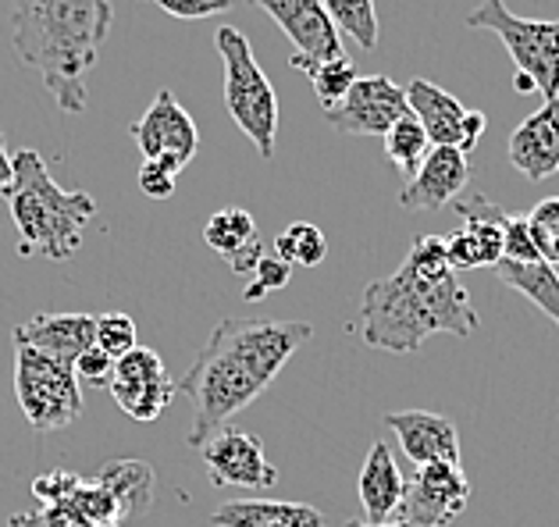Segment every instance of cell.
I'll return each instance as SVG.
<instances>
[{
    "mask_svg": "<svg viewBox=\"0 0 559 527\" xmlns=\"http://www.w3.org/2000/svg\"><path fill=\"white\" fill-rule=\"evenodd\" d=\"M8 527H104L97 520H90L83 510H75L72 503H44L33 513H15L8 520Z\"/></svg>",
    "mask_w": 559,
    "mask_h": 527,
    "instance_id": "cell-29",
    "label": "cell"
},
{
    "mask_svg": "<svg viewBox=\"0 0 559 527\" xmlns=\"http://www.w3.org/2000/svg\"><path fill=\"white\" fill-rule=\"evenodd\" d=\"M477 332V310L456 275H425L411 261L395 275L367 286L360 303V335L385 354H417L431 335Z\"/></svg>",
    "mask_w": 559,
    "mask_h": 527,
    "instance_id": "cell-3",
    "label": "cell"
},
{
    "mask_svg": "<svg viewBox=\"0 0 559 527\" xmlns=\"http://www.w3.org/2000/svg\"><path fill=\"white\" fill-rule=\"evenodd\" d=\"M467 29H488L545 100H559V15L556 19H521L507 8V0H477L467 11Z\"/></svg>",
    "mask_w": 559,
    "mask_h": 527,
    "instance_id": "cell-6",
    "label": "cell"
},
{
    "mask_svg": "<svg viewBox=\"0 0 559 527\" xmlns=\"http://www.w3.org/2000/svg\"><path fill=\"white\" fill-rule=\"evenodd\" d=\"M385 424L400 439L406 459H414V467L460 464V431L449 417L428 410H392L385 414Z\"/></svg>",
    "mask_w": 559,
    "mask_h": 527,
    "instance_id": "cell-17",
    "label": "cell"
},
{
    "mask_svg": "<svg viewBox=\"0 0 559 527\" xmlns=\"http://www.w3.org/2000/svg\"><path fill=\"white\" fill-rule=\"evenodd\" d=\"M471 171L467 154L456 146H431L414 179L403 182L400 204L417 214L442 211L445 204H456V196L471 185Z\"/></svg>",
    "mask_w": 559,
    "mask_h": 527,
    "instance_id": "cell-16",
    "label": "cell"
},
{
    "mask_svg": "<svg viewBox=\"0 0 559 527\" xmlns=\"http://www.w3.org/2000/svg\"><path fill=\"white\" fill-rule=\"evenodd\" d=\"M175 179H179V175H171L168 168L154 165V160H143V168H140V189H143L150 200H168L175 193Z\"/></svg>",
    "mask_w": 559,
    "mask_h": 527,
    "instance_id": "cell-35",
    "label": "cell"
},
{
    "mask_svg": "<svg viewBox=\"0 0 559 527\" xmlns=\"http://www.w3.org/2000/svg\"><path fill=\"white\" fill-rule=\"evenodd\" d=\"M346 527H374V524H357V520H349ZM378 527H417V524H406V520H389V524H378Z\"/></svg>",
    "mask_w": 559,
    "mask_h": 527,
    "instance_id": "cell-37",
    "label": "cell"
},
{
    "mask_svg": "<svg viewBox=\"0 0 559 527\" xmlns=\"http://www.w3.org/2000/svg\"><path fill=\"white\" fill-rule=\"evenodd\" d=\"M154 4L157 11H165L171 19H182V22H197V19H214L222 11L231 8V0H146Z\"/></svg>",
    "mask_w": 559,
    "mask_h": 527,
    "instance_id": "cell-34",
    "label": "cell"
},
{
    "mask_svg": "<svg viewBox=\"0 0 559 527\" xmlns=\"http://www.w3.org/2000/svg\"><path fill=\"white\" fill-rule=\"evenodd\" d=\"M175 392H179V382L168 374L165 360L154 349L135 346L132 354L115 360L111 396L132 421H157L171 407Z\"/></svg>",
    "mask_w": 559,
    "mask_h": 527,
    "instance_id": "cell-12",
    "label": "cell"
},
{
    "mask_svg": "<svg viewBox=\"0 0 559 527\" xmlns=\"http://www.w3.org/2000/svg\"><path fill=\"white\" fill-rule=\"evenodd\" d=\"M15 396L36 431H61L83 417V385L61 360L15 346Z\"/></svg>",
    "mask_w": 559,
    "mask_h": 527,
    "instance_id": "cell-7",
    "label": "cell"
},
{
    "mask_svg": "<svg viewBox=\"0 0 559 527\" xmlns=\"http://www.w3.org/2000/svg\"><path fill=\"white\" fill-rule=\"evenodd\" d=\"M527 232L535 239V250L545 264L559 267V196L538 200L527 214Z\"/></svg>",
    "mask_w": 559,
    "mask_h": 527,
    "instance_id": "cell-27",
    "label": "cell"
},
{
    "mask_svg": "<svg viewBox=\"0 0 559 527\" xmlns=\"http://www.w3.org/2000/svg\"><path fill=\"white\" fill-rule=\"evenodd\" d=\"M289 278H293V267L282 261V256L275 253H264L261 256V264L253 267V286L247 289V300L257 303V300H264L267 292H278L289 286Z\"/></svg>",
    "mask_w": 559,
    "mask_h": 527,
    "instance_id": "cell-31",
    "label": "cell"
},
{
    "mask_svg": "<svg viewBox=\"0 0 559 527\" xmlns=\"http://www.w3.org/2000/svg\"><path fill=\"white\" fill-rule=\"evenodd\" d=\"M313 324L271 321V318H225L211 328L193 368L179 382L193 403V431L189 445L203 450L217 431L253 399H261L271 382L304 343H310Z\"/></svg>",
    "mask_w": 559,
    "mask_h": 527,
    "instance_id": "cell-1",
    "label": "cell"
},
{
    "mask_svg": "<svg viewBox=\"0 0 559 527\" xmlns=\"http://www.w3.org/2000/svg\"><path fill=\"white\" fill-rule=\"evenodd\" d=\"M510 165L527 182H542L559 171V100H545L510 136Z\"/></svg>",
    "mask_w": 559,
    "mask_h": 527,
    "instance_id": "cell-19",
    "label": "cell"
},
{
    "mask_svg": "<svg viewBox=\"0 0 559 527\" xmlns=\"http://www.w3.org/2000/svg\"><path fill=\"white\" fill-rule=\"evenodd\" d=\"M97 346L115 360L132 354V349L140 346L135 343V321L129 314H100L97 318Z\"/></svg>",
    "mask_w": 559,
    "mask_h": 527,
    "instance_id": "cell-30",
    "label": "cell"
},
{
    "mask_svg": "<svg viewBox=\"0 0 559 527\" xmlns=\"http://www.w3.org/2000/svg\"><path fill=\"white\" fill-rule=\"evenodd\" d=\"M406 89V107L425 125L431 146H456V151L471 154L477 140L485 136L488 118L481 111H467L453 93L428 83V79H414Z\"/></svg>",
    "mask_w": 559,
    "mask_h": 527,
    "instance_id": "cell-13",
    "label": "cell"
},
{
    "mask_svg": "<svg viewBox=\"0 0 559 527\" xmlns=\"http://www.w3.org/2000/svg\"><path fill=\"white\" fill-rule=\"evenodd\" d=\"M502 261H516V264L542 261L535 250V239L527 232V218H513V214H507V221H502Z\"/></svg>",
    "mask_w": 559,
    "mask_h": 527,
    "instance_id": "cell-32",
    "label": "cell"
},
{
    "mask_svg": "<svg viewBox=\"0 0 559 527\" xmlns=\"http://www.w3.org/2000/svg\"><path fill=\"white\" fill-rule=\"evenodd\" d=\"M460 228L445 236V256L453 272H474V267H496L502 261V221L507 211L488 196H471L453 204Z\"/></svg>",
    "mask_w": 559,
    "mask_h": 527,
    "instance_id": "cell-15",
    "label": "cell"
},
{
    "mask_svg": "<svg viewBox=\"0 0 559 527\" xmlns=\"http://www.w3.org/2000/svg\"><path fill=\"white\" fill-rule=\"evenodd\" d=\"M357 492L364 506V524L378 527V524L395 520V513H400L403 495H406V478H403V470L395 467V456L385 442H374L371 453H367Z\"/></svg>",
    "mask_w": 559,
    "mask_h": 527,
    "instance_id": "cell-20",
    "label": "cell"
},
{
    "mask_svg": "<svg viewBox=\"0 0 559 527\" xmlns=\"http://www.w3.org/2000/svg\"><path fill=\"white\" fill-rule=\"evenodd\" d=\"M431 151V140H428V132L425 125L414 118V115H406L400 118L395 125L389 129V136H385V154L395 168L403 171V182H411L417 168L425 165V157Z\"/></svg>",
    "mask_w": 559,
    "mask_h": 527,
    "instance_id": "cell-24",
    "label": "cell"
},
{
    "mask_svg": "<svg viewBox=\"0 0 559 527\" xmlns=\"http://www.w3.org/2000/svg\"><path fill=\"white\" fill-rule=\"evenodd\" d=\"M275 256H282L289 267H318L324 256H329V239H324L318 225L293 221L275 239Z\"/></svg>",
    "mask_w": 559,
    "mask_h": 527,
    "instance_id": "cell-26",
    "label": "cell"
},
{
    "mask_svg": "<svg viewBox=\"0 0 559 527\" xmlns=\"http://www.w3.org/2000/svg\"><path fill=\"white\" fill-rule=\"evenodd\" d=\"M471 503V478L460 464H428L417 467L406 481L403 506L395 520L417 527H449Z\"/></svg>",
    "mask_w": 559,
    "mask_h": 527,
    "instance_id": "cell-11",
    "label": "cell"
},
{
    "mask_svg": "<svg viewBox=\"0 0 559 527\" xmlns=\"http://www.w3.org/2000/svg\"><path fill=\"white\" fill-rule=\"evenodd\" d=\"M217 53L225 64V107L231 121L250 136L261 157H275V136H278V97L271 79L253 58L250 39L231 25L217 29Z\"/></svg>",
    "mask_w": 559,
    "mask_h": 527,
    "instance_id": "cell-5",
    "label": "cell"
},
{
    "mask_svg": "<svg viewBox=\"0 0 559 527\" xmlns=\"http://www.w3.org/2000/svg\"><path fill=\"white\" fill-rule=\"evenodd\" d=\"M324 11H329L332 25L338 29V36L357 39L360 50H374L378 47V11L374 0H321Z\"/></svg>",
    "mask_w": 559,
    "mask_h": 527,
    "instance_id": "cell-25",
    "label": "cell"
},
{
    "mask_svg": "<svg viewBox=\"0 0 559 527\" xmlns=\"http://www.w3.org/2000/svg\"><path fill=\"white\" fill-rule=\"evenodd\" d=\"M214 527H324L321 510L285 499H231L211 513Z\"/></svg>",
    "mask_w": 559,
    "mask_h": 527,
    "instance_id": "cell-22",
    "label": "cell"
},
{
    "mask_svg": "<svg viewBox=\"0 0 559 527\" xmlns=\"http://www.w3.org/2000/svg\"><path fill=\"white\" fill-rule=\"evenodd\" d=\"M492 272L502 286L516 289L521 296H527L538 310H545L549 321L559 328V275H556L552 264H545V261H531V264L499 261Z\"/></svg>",
    "mask_w": 559,
    "mask_h": 527,
    "instance_id": "cell-23",
    "label": "cell"
},
{
    "mask_svg": "<svg viewBox=\"0 0 559 527\" xmlns=\"http://www.w3.org/2000/svg\"><path fill=\"white\" fill-rule=\"evenodd\" d=\"M203 239H207V247L214 253H222L225 261L231 264V272L242 275L261 264V256L267 253L261 247V236H257V221L250 211L242 207H225L217 211L214 218L203 225Z\"/></svg>",
    "mask_w": 559,
    "mask_h": 527,
    "instance_id": "cell-21",
    "label": "cell"
},
{
    "mask_svg": "<svg viewBox=\"0 0 559 527\" xmlns=\"http://www.w3.org/2000/svg\"><path fill=\"white\" fill-rule=\"evenodd\" d=\"M250 4L261 8L264 15L271 22H278V29L289 36V44H293L289 64L304 75L324 61L343 58V36H338L321 0H250Z\"/></svg>",
    "mask_w": 559,
    "mask_h": 527,
    "instance_id": "cell-9",
    "label": "cell"
},
{
    "mask_svg": "<svg viewBox=\"0 0 559 527\" xmlns=\"http://www.w3.org/2000/svg\"><path fill=\"white\" fill-rule=\"evenodd\" d=\"M203 467H207L211 484L225 489H253L264 492L278 481V467L264 453V442L250 431H217V435L200 450Z\"/></svg>",
    "mask_w": 559,
    "mask_h": 527,
    "instance_id": "cell-14",
    "label": "cell"
},
{
    "mask_svg": "<svg viewBox=\"0 0 559 527\" xmlns=\"http://www.w3.org/2000/svg\"><path fill=\"white\" fill-rule=\"evenodd\" d=\"M111 25V0H11V47L64 115L86 111V75Z\"/></svg>",
    "mask_w": 559,
    "mask_h": 527,
    "instance_id": "cell-2",
    "label": "cell"
},
{
    "mask_svg": "<svg viewBox=\"0 0 559 527\" xmlns=\"http://www.w3.org/2000/svg\"><path fill=\"white\" fill-rule=\"evenodd\" d=\"M411 115L406 107V89L395 86L389 75H367L357 79L353 89L343 97V104H335L324 111V121L343 132V136H389V129L400 118Z\"/></svg>",
    "mask_w": 559,
    "mask_h": 527,
    "instance_id": "cell-10",
    "label": "cell"
},
{
    "mask_svg": "<svg viewBox=\"0 0 559 527\" xmlns=\"http://www.w3.org/2000/svg\"><path fill=\"white\" fill-rule=\"evenodd\" d=\"M15 346H29L50 360L72 363L97 346V318L93 314H36L15 328Z\"/></svg>",
    "mask_w": 559,
    "mask_h": 527,
    "instance_id": "cell-18",
    "label": "cell"
},
{
    "mask_svg": "<svg viewBox=\"0 0 559 527\" xmlns=\"http://www.w3.org/2000/svg\"><path fill=\"white\" fill-rule=\"evenodd\" d=\"M132 140L140 146L143 160L168 168L171 175H182L200 151L197 121L186 107L175 100L171 89H160L150 111L132 125Z\"/></svg>",
    "mask_w": 559,
    "mask_h": 527,
    "instance_id": "cell-8",
    "label": "cell"
},
{
    "mask_svg": "<svg viewBox=\"0 0 559 527\" xmlns=\"http://www.w3.org/2000/svg\"><path fill=\"white\" fill-rule=\"evenodd\" d=\"M4 200L25 256L39 253L47 261H68L83 247L86 225L97 218V200L83 189H61L36 151H19L11 157V185Z\"/></svg>",
    "mask_w": 559,
    "mask_h": 527,
    "instance_id": "cell-4",
    "label": "cell"
},
{
    "mask_svg": "<svg viewBox=\"0 0 559 527\" xmlns=\"http://www.w3.org/2000/svg\"><path fill=\"white\" fill-rule=\"evenodd\" d=\"M75 371V382L79 385H90V388H111V378H115V357H107L100 346L86 349L83 357L72 363Z\"/></svg>",
    "mask_w": 559,
    "mask_h": 527,
    "instance_id": "cell-33",
    "label": "cell"
},
{
    "mask_svg": "<svg viewBox=\"0 0 559 527\" xmlns=\"http://www.w3.org/2000/svg\"><path fill=\"white\" fill-rule=\"evenodd\" d=\"M307 79H310L313 93H318L321 107L329 111V107L343 104V97L353 89V83H357V69H353V61L343 53V58L318 64L313 72H307Z\"/></svg>",
    "mask_w": 559,
    "mask_h": 527,
    "instance_id": "cell-28",
    "label": "cell"
},
{
    "mask_svg": "<svg viewBox=\"0 0 559 527\" xmlns=\"http://www.w3.org/2000/svg\"><path fill=\"white\" fill-rule=\"evenodd\" d=\"M8 185H11V157H8V143H4V136H0V196L8 193Z\"/></svg>",
    "mask_w": 559,
    "mask_h": 527,
    "instance_id": "cell-36",
    "label": "cell"
}]
</instances>
